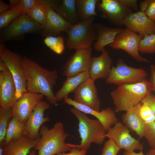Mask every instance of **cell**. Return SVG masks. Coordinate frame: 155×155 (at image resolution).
<instances>
[{
	"label": "cell",
	"mask_w": 155,
	"mask_h": 155,
	"mask_svg": "<svg viewBox=\"0 0 155 155\" xmlns=\"http://www.w3.org/2000/svg\"><path fill=\"white\" fill-rule=\"evenodd\" d=\"M21 63L27 92L41 94L50 104H56L57 100L53 89L58 78L57 71L49 70L24 56L22 57Z\"/></svg>",
	"instance_id": "cell-1"
},
{
	"label": "cell",
	"mask_w": 155,
	"mask_h": 155,
	"mask_svg": "<svg viewBox=\"0 0 155 155\" xmlns=\"http://www.w3.org/2000/svg\"><path fill=\"white\" fill-rule=\"evenodd\" d=\"M152 91L150 82L145 79L138 82L119 86L110 94L115 107V112L127 111L141 102Z\"/></svg>",
	"instance_id": "cell-2"
},
{
	"label": "cell",
	"mask_w": 155,
	"mask_h": 155,
	"mask_svg": "<svg viewBox=\"0 0 155 155\" xmlns=\"http://www.w3.org/2000/svg\"><path fill=\"white\" fill-rule=\"evenodd\" d=\"M70 111L78 120V130L81 140L80 144L67 145L72 148L86 151L89 149L92 143L101 145L106 138L104 135L106 132L101 122L98 119L90 118L85 113L74 107L71 108Z\"/></svg>",
	"instance_id": "cell-3"
},
{
	"label": "cell",
	"mask_w": 155,
	"mask_h": 155,
	"mask_svg": "<svg viewBox=\"0 0 155 155\" xmlns=\"http://www.w3.org/2000/svg\"><path fill=\"white\" fill-rule=\"evenodd\" d=\"M40 139L34 148L38 155H55L70 151L72 148L65 142L69 135L65 131L63 123L58 121L49 129L45 125L41 127Z\"/></svg>",
	"instance_id": "cell-4"
},
{
	"label": "cell",
	"mask_w": 155,
	"mask_h": 155,
	"mask_svg": "<svg viewBox=\"0 0 155 155\" xmlns=\"http://www.w3.org/2000/svg\"><path fill=\"white\" fill-rule=\"evenodd\" d=\"M94 17L80 21L73 25L67 33L66 47L75 50L92 47L97 38V33L94 23Z\"/></svg>",
	"instance_id": "cell-5"
},
{
	"label": "cell",
	"mask_w": 155,
	"mask_h": 155,
	"mask_svg": "<svg viewBox=\"0 0 155 155\" xmlns=\"http://www.w3.org/2000/svg\"><path fill=\"white\" fill-rule=\"evenodd\" d=\"M44 28L27 14L23 13L7 26L0 30V43L10 40L20 41L27 34H41Z\"/></svg>",
	"instance_id": "cell-6"
},
{
	"label": "cell",
	"mask_w": 155,
	"mask_h": 155,
	"mask_svg": "<svg viewBox=\"0 0 155 155\" xmlns=\"http://www.w3.org/2000/svg\"><path fill=\"white\" fill-rule=\"evenodd\" d=\"M22 58L20 54L6 49L4 44L0 43V59L6 64L13 78L18 100L27 92L26 79L22 67Z\"/></svg>",
	"instance_id": "cell-7"
},
{
	"label": "cell",
	"mask_w": 155,
	"mask_h": 155,
	"mask_svg": "<svg viewBox=\"0 0 155 155\" xmlns=\"http://www.w3.org/2000/svg\"><path fill=\"white\" fill-rule=\"evenodd\" d=\"M147 75L144 69L130 67L126 64L122 59H119L116 66H112L106 83L118 86L123 84L134 83L143 80Z\"/></svg>",
	"instance_id": "cell-8"
},
{
	"label": "cell",
	"mask_w": 155,
	"mask_h": 155,
	"mask_svg": "<svg viewBox=\"0 0 155 155\" xmlns=\"http://www.w3.org/2000/svg\"><path fill=\"white\" fill-rule=\"evenodd\" d=\"M143 37L127 28L117 34L113 42L108 45L114 49H122L126 51L135 60L140 62L149 61L142 57L138 51L139 45Z\"/></svg>",
	"instance_id": "cell-9"
},
{
	"label": "cell",
	"mask_w": 155,
	"mask_h": 155,
	"mask_svg": "<svg viewBox=\"0 0 155 155\" xmlns=\"http://www.w3.org/2000/svg\"><path fill=\"white\" fill-rule=\"evenodd\" d=\"M104 136L112 140L121 149H123L127 152L143 149V144L132 137L129 129L121 122H118L110 128Z\"/></svg>",
	"instance_id": "cell-10"
},
{
	"label": "cell",
	"mask_w": 155,
	"mask_h": 155,
	"mask_svg": "<svg viewBox=\"0 0 155 155\" xmlns=\"http://www.w3.org/2000/svg\"><path fill=\"white\" fill-rule=\"evenodd\" d=\"M12 76L5 63L0 59V107L12 108L18 100Z\"/></svg>",
	"instance_id": "cell-11"
},
{
	"label": "cell",
	"mask_w": 155,
	"mask_h": 155,
	"mask_svg": "<svg viewBox=\"0 0 155 155\" xmlns=\"http://www.w3.org/2000/svg\"><path fill=\"white\" fill-rule=\"evenodd\" d=\"M92 47L76 50L64 65L63 75L68 77L89 71L92 58Z\"/></svg>",
	"instance_id": "cell-12"
},
{
	"label": "cell",
	"mask_w": 155,
	"mask_h": 155,
	"mask_svg": "<svg viewBox=\"0 0 155 155\" xmlns=\"http://www.w3.org/2000/svg\"><path fill=\"white\" fill-rule=\"evenodd\" d=\"M44 96L40 94L27 92L24 94L12 107V117L26 124L28 118Z\"/></svg>",
	"instance_id": "cell-13"
},
{
	"label": "cell",
	"mask_w": 155,
	"mask_h": 155,
	"mask_svg": "<svg viewBox=\"0 0 155 155\" xmlns=\"http://www.w3.org/2000/svg\"><path fill=\"white\" fill-rule=\"evenodd\" d=\"M95 81L89 78L81 83L73 92V100L78 103L100 111V101L98 96Z\"/></svg>",
	"instance_id": "cell-14"
},
{
	"label": "cell",
	"mask_w": 155,
	"mask_h": 155,
	"mask_svg": "<svg viewBox=\"0 0 155 155\" xmlns=\"http://www.w3.org/2000/svg\"><path fill=\"white\" fill-rule=\"evenodd\" d=\"M97 7L102 13L101 17L114 24L123 25L125 18L132 12L129 8L118 0H102L97 3Z\"/></svg>",
	"instance_id": "cell-15"
},
{
	"label": "cell",
	"mask_w": 155,
	"mask_h": 155,
	"mask_svg": "<svg viewBox=\"0 0 155 155\" xmlns=\"http://www.w3.org/2000/svg\"><path fill=\"white\" fill-rule=\"evenodd\" d=\"M51 107L45 101L42 100L37 105L28 118L26 123L24 136L32 139L40 137V129L44 123L50 121L48 116L44 117V112Z\"/></svg>",
	"instance_id": "cell-16"
},
{
	"label": "cell",
	"mask_w": 155,
	"mask_h": 155,
	"mask_svg": "<svg viewBox=\"0 0 155 155\" xmlns=\"http://www.w3.org/2000/svg\"><path fill=\"white\" fill-rule=\"evenodd\" d=\"M123 25L143 37L155 33V23L141 11L128 14L123 20Z\"/></svg>",
	"instance_id": "cell-17"
},
{
	"label": "cell",
	"mask_w": 155,
	"mask_h": 155,
	"mask_svg": "<svg viewBox=\"0 0 155 155\" xmlns=\"http://www.w3.org/2000/svg\"><path fill=\"white\" fill-rule=\"evenodd\" d=\"M45 6L47 11V18L45 26L41 34L45 37L59 34L62 32L67 33L73 25L65 20L49 5L40 0Z\"/></svg>",
	"instance_id": "cell-18"
},
{
	"label": "cell",
	"mask_w": 155,
	"mask_h": 155,
	"mask_svg": "<svg viewBox=\"0 0 155 155\" xmlns=\"http://www.w3.org/2000/svg\"><path fill=\"white\" fill-rule=\"evenodd\" d=\"M64 100L65 103L72 106L83 113L92 115L96 117L102 123L106 133L112 126L118 122L114 111L111 107H107L98 111L78 103L70 98H65Z\"/></svg>",
	"instance_id": "cell-19"
},
{
	"label": "cell",
	"mask_w": 155,
	"mask_h": 155,
	"mask_svg": "<svg viewBox=\"0 0 155 155\" xmlns=\"http://www.w3.org/2000/svg\"><path fill=\"white\" fill-rule=\"evenodd\" d=\"M101 53L100 56L92 57L89 71V78L95 80L99 78L106 79L111 69L113 60L108 51L104 50Z\"/></svg>",
	"instance_id": "cell-20"
},
{
	"label": "cell",
	"mask_w": 155,
	"mask_h": 155,
	"mask_svg": "<svg viewBox=\"0 0 155 155\" xmlns=\"http://www.w3.org/2000/svg\"><path fill=\"white\" fill-rule=\"evenodd\" d=\"M76 0H46L57 13L72 25L80 21L76 9Z\"/></svg>",
	"instance_id": "cell-21"
},
{
	"label": "cell",
	"mask_w": 155,
	"mask_h": 155,
	"mask_svg": "<svg viewBox=\"0 0 155 155\" xmlns=\"http://www.w3.org/2000/svg\"><path fill=\"white\" fill-rule=\"evenodd\" d=\"M140 102L122 115L121 119L123 123L129 129L135 132L139 138L144 137L146 123L140 118L139 114V108L142 104Z\"/></svg>",
	"instance_id": "cell-22"
},
{
	"label": "cell",
	"mask_w": 155,
	"mask_h": 155,
	"mask_svg": "<svg viewBox=\"0 0 155 155\" xmlns=\"http://www.w3.org/2000/svg\"><path fill=\"white\" fill-rule=\"evenodd\" d=\"M40 137L35 139L24 136L12 142L3 148V155H28L36 146Z\"/></svg>",
	"instance_id": "cell-23"
},
{
	"label": "cell",
	"mask_w": 155,
	"mask_h": 155,
	"mask_svg": "<svg viewBox=\"0 0 155 155\" xmlns=\"http://www.w3.org/2000/svg\"><path fill=\"white\" fill-rule=\"evenodd\" d=\"M97 33V38L94 47L98 52H102L105 46L113 42L116 35L123 29L108 27L99 23L94 24Z\"/></svg>",
	"instance_id": "cell-24"
},
{
	"label": "cell",
	"mask_w": 155,
	"mask_h": 155,
	"mask_svg": "<svg viewBox=\"0 0 155 155\" xmlns=\"http://www.w3.org/2000/svg\"><path fill=\"white\" fill-rule=\"evenodd\" d=\"M89 78L88 71L67 77L61 88L55 94L57 101L68 98L70 93L73 92L81 83Z\"/></svg>",
	"instance_id": "cell-25"
},
{
	"label": "cell",
	"mask_w": 155,
	"mask_h": 155,
	"mask_svg": "<svg viewBox=\"0 0 155 155\" xmlns=\"http://www.w3.org/2000/svg\"><path fill=\"white\" fill-rule=\"evenodd\" d=\"M25 127V124L21 122L16 118L12 117L7 127L3 147L24 136Z\"/></svg>",
	"instance_id": "cell-26"
},
{
	"label": "cell",
	"mask_w": 155,
	"mask_h": 155,
	"mask_svg": "<svg viewBox=\"0 0 155 155\" xmlns=\"http://www.w3.org/2000/svg\"><path fill=\"white\" fill-rule=\"evenodd\" d=\"M100 1L98 0H76V7L80 21L89 19L96 16L101 15L97 14L96 8Z\"/></svg>",
	"instance_id": "cell-27"
},
{
	"label": "cell",
	"mask_w": 155,
	"mask_h": 155,
	"mask_svg": "<svg viewBox=\"0 0 155 155\" xmlns=\"http://www.w3.org/2000/svg\"><path fill=\"white\" fill-rule=\"evenodd\" d=\"M33 20L44 27L47 18L45 6L39 0V3L34 6L27 15Z\"/></svg>",
	"instance_id": "cell-28"
},
{
	"label": "cell",
	"mask_w": 155,
	"mask_h": 155,
	"mask_svg": "<svg viewBox=\"0 0 155 155\" xmlns=\"http://www.w3.org/2000/svg\"><path fill=\"white\" fill-rule=\"evenodd\" d=\"M11 110L12 108L0 107V147L2 148L7 127L12 118Z\"/></svg>",
	"instance_id": "cell-29"
},
{
	"label": "cell",
	"mask_w": 155,
	"mask_h": 155,
	"mask_svg": "<svg viewBox=\"0 0 155 155\" xmlns=\"http://www.w3.org/2000/svg\"><path fill=\"white\" fill-rule=\"evenodd\" d=\"M43 40L44 44L56 54L61 55L63 53L65 47L64 40L61 35L47 36Z\"/></svg>",
	"instance_id": "cell-30"
},
{
	"label": "cell",
	"mask_w": 155,
	"mask_h": 155,
	"mask_svg": "<svg viewBox=\"0 0 155 155\" xmlns=\"http://www.w3.org/2000/svg\"><path fill=\"white\" fill-rule=\"evenodd\" d=\"M23 14L20 9L11 7L6 11L0 14V29L9 25L13 21Z\"/></svg>",
	"instance_id": "cell-31"
},
{
	"label": "cell",
	"mask_w": 155,
	"mask_h": 155,
	"mask_svg": "<svg viewBox=\"0 0 155 155\" xmlns=\"http://www.w3.org/2000/svg\"><path fill=\"white\" fill-rule=\"evenodd\" d=\"M138 51L145 53H155V33L143 37L140 41Z\"/></svg>",
	"instance_id": "cell-32"
},
{
	"label": "cell",
	"mask_w": 155,
	"mask_h": 155,
	"mask_svg": "<svg viewBox=\"0 0 155 155\" xmlns=\"http://www.w3.org/2000/svg\"><path fill=\"white\" fill-rule=\"evenodd\" d=\"M11 7L20 9L23 13L28 15L32 8L39 3V0H10Z\"/></svg>",
	"instance_id": "cell-33"
},
{
	"label": "cell",
	"mask_w": 155,
	"mask_h": 155,
	"mask_svg": "<svg viewBox=\"0 0 155 155\" xmlns=\"http://www.w3.org/2000/svg\"><path fill=\"white\" fill-rule=\"evenodd\" d=\"M142 103L139 111V114L140 118L146 123L155 121V116L151 108L146 103Z\"/></svg>",
	"instance_id": "cell-34"
},
{
	"label": "cell",
	"mask_w": 155,
	"mask_h": 155,
	"mask_svg": "<svg viewBox=\"0 0 155 155\" xmlns=\"http://www.w3.org/2000/svg\"><path fill=\"white\" fill-rule=\"evenodd\" d=\"M144 137L151 149L155 150V121L146 123Z\"/></svg>",
	"instance_id": "cell-35"
},
{
	"label": "cell",
	"mask_w": 155,
	"mask_h": 155,
	"mask_svg": "<svg viewBox=\"0 0 155 155\" xmlns=\"http://www.w3.org/2000/svg\"><path fill=\"white\" fill-rule=\"evenodd\" d=\"M120 150L112 140L109 139L104 143L101 155H117Z\"/></svg>",
	"instance_id": "cell-36"
},
{
	"label": "cell",
	"mask_w": 155,
	"mask_h": 155,
	"mask_svg": "<svg viewBox=\"0 0 155 155\" xmlns=\"http://www.w3.org/2000/svg\"><path fill=\"white\" fill-rule=\"evenodd\" d=\"M145 13L148 17L155 23V0H150Z\"/></svg>",
	"instance_id": "cell-37"
},
{
	"label": "cell",
	"mask_w": 155,
	"mask_h": 155,
	"mask_svg": "<svg viewBox=\"0 0 155 155\" xmlns=\"http://www.w3.org/2000/svg\"><path fill=\"white\" fill-rule=\"evenodd\" d=\"M147 104L152 110L155 116V96L151 92L148 94L141 101Z\"/></svg>",
	"instance_id": "cell-38"
},
{
	"label": "cell",
	"mask_w": 155,
	"mask_h": 155,
	"mask_svg": "<svg viewBox=\"0 0 155 155\" xmlns=\"http://www.w3.org/2000/svg\"><path fill=\"white\" fill-rule=\"evenodd\" d=\"M121 4L129 8L132 7L134 9H138L137 0H118Z\"/></svg>",
	"instance_id": "cell-39"
},
{
	"label": "cell",
	"mask_w": 155,
	"mask_h": 155,
	"mask_svg": "<svg viewBox=\"0 0 155 155\" xmlns=\"http://www.w3.org/2000/svg\"><path fill=\"white\" fill-rule=\"evenodd\" d=\"M87 151L85 150H80L76 148H71L69 153H61L58 154L57 155H86Z\"/></svg>",
	"instance_id": "cell-40"
},
{
	"label": "cell",
	"mask_w": 155,
	"mask_h": 155,
	"mask_svg": "<svg viewBox=\"0 0 155 155\" xmlns=\"http://www.w3.org/2000/svg\"><path fill=\"white\" fill-rule=\"evenodd\" d=\"M151 77L150 83L153 89V91L155 92V66L152 65L150 66Z\"/></svg>",
	"instance_id": "cell-41"
},
{
	"label": "cell",
	"mask_w": 155,
	"mask_h": 155,
	"mask_svg": "<svg viewBox=\"0 0 155 155\" xmlns=\"http://www.w3.org/2000/svg\"><path fill=\"white\" fill-rule=\"evenodd\" d=\"M11 8L9 4L5 3L2 0H0V14L6 11Z\"/></svg>",
	"instance_id": "cell-42"
},
{
	"label": "cell",
	"mask_w": 155,
	"mask_h": 155,
	"mask_svg": "<svg viewBox=\"0 0 155 155\" xmlns=\"http://www.w3.org/2000/svg\"><path fill=\"white\" fill-rule=\"evenodd\" d=\"M149 2L150 0H145L141 1L140 5V11L145 12L147 8Z\"/></svg>",
	"instance_id": "cell-43"
},
{
	"label": "cell",
	"mask_w": 155,
	"mask_h": 155,
	"mask_svg": "<svg viewBox=\"0 0 155 155\" xmlns=\"http://www.w3.org/2000/svg\"><path fill=\"white\" fill-rule=\"evenodd\" d=\"M122 155H144L142 150L139 153H136L134 152H128L125 151Z\"/></svg>",
	"instance_id": "cell-44"
},
{
	"label": "cell",
	"mask_w": 155,
	"mask_h": 155,
	"mask_svg": "<svg viewBox=\"0 0 155 155\" xmlns=\"http://www.w3.org/2000/svg\"><path fill=\"white\" fill-rule=\"evenodd\" d=\"M146 155H155V150L150 149L147 153Z\"/></svg>",
	"instance_id": "cell-45"
},
{
	"label": "cell",
	"mask_w": 155,
	"mask_h": 155,
	"mask_svg": "<svg viewBox=\"0 0 155 155\" xmlns=\"http://www.w3.org/2000/svg\"><path fill=\"white\" fill-rule=\"evenodd\" d=\"M29 155H36V152L35 151V150L34 149H32L31 150L29 154Z\"/></svg>",
	"instance_id": "cell-46"
},
{
	"label": "cell",
	"mask_w": 155,
	"mask_h": 155,
	"mask_svg": "<svg viewBox=\"0 0 155 155\" xmlns=\"http://www.w3.org/2000/svg\"><path fill=\"white\" fill-rule=\"evenodd\" d=\"M3 148L2 147H0V155H3Z\"/></svg>",
	"instance_id": "cell-47"
},
{
	"label": "cell",
	"mask_w": 155,
	"mask_h": 155,
	"mask_svg": "<svg viewBox=\"0 0 155 155\" xmlns=\"http://www.w3.org/2000/svg\"></svg>",
	"instance_id": "cell-48"
}]
</instances>
